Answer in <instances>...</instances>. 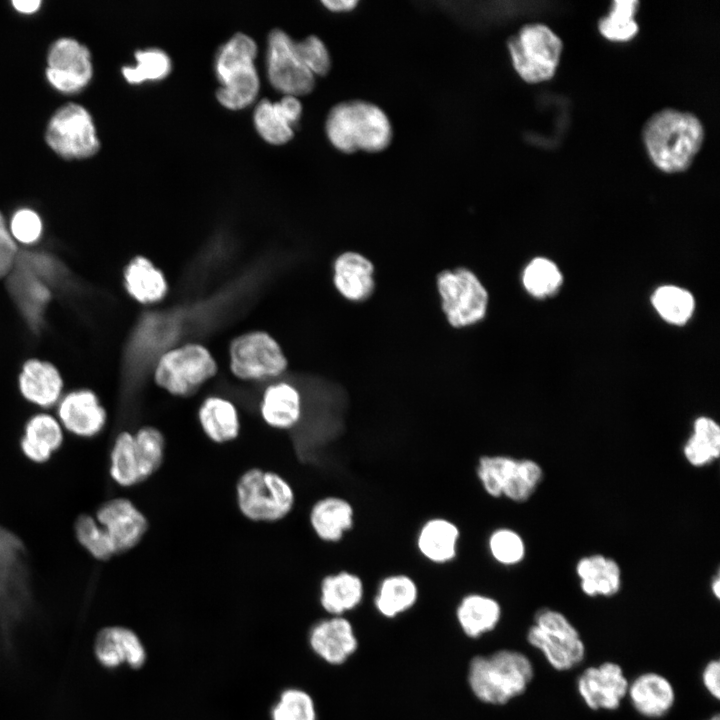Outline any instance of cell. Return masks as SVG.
<instances>
[{
    "label": "cell",
    "mask_w": 720,
    "mask_h": 720,
    "mask_svg": "<svg viewBox=\"0 0 720 720\" xmlns=\"http://www.w3.org/2000/svg\"><path fill=\"white\" fill-rule=\"evenodd\" d=\"M507 47L515 71L530 84L551 79L563 51L560 37L541 23L524 25L508 39Z\"/></svg>",
    "instance_id": "6"
},
{
    "label": "cell",
    "mask_w": 720,
    "mask_h": 720,
    "mask_svg": "<svg viewBox=\"0 0 720 720\" xmlns=\"http://www.w3.org/2000/svg\"><path fill=\"white\" fill-rule=\"evenodd\" d=\"M11 234L21 243L31 244L36 242L42 232L41 219L31 209L18 210L11 219Z\"/></svg>",
    "instance_id": "48"
},
{
    "label": "cell",
    "mask_w": 720,
    "mask_h": 720,
    "mask_svg": "<svg viewBox=\"0 0 720 720\" xmlns=\"http://www.w3.org/2000/svg\"><path fill=\"white\" fill-rule=\"evenodd\" d=\"M45 138L50 148L66 159L91 157L100 146L90 113L75 103L62 106L54 113Z\"/></svg>",
    "instance_id": "9"
},
{
    "label": "cell",
    "mask_w": 720,
    "mask_h": 720,
    "mask_svg": "<svg viewBox=\"0 0 720 720\" xmlns=\"http://www.w3.org/2000/svg\"><path fill=\"white\" fill-rule=\"evenodd\" d=\"M486 549L491 560L503 568H512L521 564L527 551L522 535L506 525L495 527L489 532Z\"/></svg>",
    "instance_id": "36"
},
{
    "label": "cell",
    "mask_w": 720,
    "mask_h": 720,
    "mask_svg": "<svg viewBox=\"0 0 720 720\" xmlns=\"http://www.w3.org/2000/svg\"><path fill=\"white\" fill-rule=\"evenodd\" d=\"M14 8L19 11L20 13L25 14H31L36 12L40 5L41 1L39 0H14L12 2Z\"/></svg>",
    "instance_id": "53"
},
{
    "label": "cell",
    "mask_w": 720,
    "mask_h": 720,
    "mask_svg": "<svg viewBox=\"0 0 720 720\" xmlns=\"http://www.w3.org/2000/svg\"><path fill=\"white\" fill-rule=\"evenodd\" d=\"M543 469L534 460L517 458L502 491V498L514 504L526 503L543 480Z\"/></svg>",
    "instance_id": "37"
},
{
    "label": "cell",
    "mask_w": 720,
    "mask_h": 720,
    "mask_svg": "<svg viewBox=\"0 0 720 720\" xmlns=\"http://www.w3.org/2000/svg\"><path fill=\"white\" fill-rule=\"evenodd\" d=\"M640 6L637 0H615L609 13L598 21V30L607 40L627 42L639 31L635 15Z\"/></svg>",
    "instance_id": "35"
},
{
    "label": "cell",
    "mask_w": 720,
    "mask_h": 720,
    "mask_svg": "<svg viewBox=\"0 0 720 720\" xmlns=\"http://www.w3.org/2000/svg\"><path fill=\"white\" fill-rule=\"evenodd\" d=\"M706 720H720V715H719L718 713H716V714L710 716V717H709L708 719H706Z\"/></svg>",
    "instance_id": "55"
},
{
    "label": "cell",
    "mask_w": 720,
    "mask_h": 720,
    "mask_svg": "<svg viewBox=\"0 0 720 720\" xmlns=\"http://www.w3.org/2000/svg\"><path fill=\"white\" fill-rule=\"evenodd\" d=\"M62 441V430L56 419L47 414H39L26 424L21 449L29 459L42 463L59 448Z\"/></svg>",
    "instance_id": "31"
},
{
    "label": "cell",
    "mask_w": 720,
    "mask_h": 720,
    "mask_svg": "<svg viewBox=\"0 0 720 720\" xmlns=\"http://www.w3.org/2000/svg\"><path fill=\"white\" fill-rule=\"evenodd\" d=\"M523 284L533 296L545 297L558 290L562 275L558 267L546 258H535L523 272Z\"/></svg>",
    "instance_id": "44"
},
{
    "label": "cell",
    "mask_w": 720,
    "mask_h": 720,
    "mask_svg": "<svg viewBox=\"0 0 720 720\" xmlns=\"http://www.w3.org/2000/svg\"><path fill=\"white\" fill-rule=\"evenodd\" d=\"M133 435L141 478L145 481L163 464L166 440L163 433L154 426H143Z\"/></svg>",
    "instance_id": "40"
},
{
    "label": "cell",
    "mask_w": 720,
    "mask_h": 720,
    "mask_svg": "<svg viewBox=\"0 0 720 720\" xmlns=\"http://www.w3.org/2000/svg\"><path fill=\"white\" fill-rule=\"evenodd\" d=\"M526 639L559 672L572 670L586 656V646L578 629L562 612L552 608L537 611Z\"/></svg>",
    "instance_id": "5"
},
{
    "label": "cell",
    "mask_w": 720,
    "mask_h": 720,
    "mask_svg": "<svg viewBox=\"0 0 720 720\" xmlns=\"http://www.w3.org/2000/svg\"><path fill=\"white\" fill-rule=\"evenodd\" d=\"M307 522L317 540L325 544H336L354 527V507L342 496H322L310 505Z\"/></svg>",
    "instance_id": "15"
},
{
    "label": "cell",
    "mask_w": 720,
    "mask_h": 720,
    "mask_svg": "<svg viewBox=\"0 0 720 720\" xmlns=\"http://www.w3.org/2000/svg\"><path fill=\"white\" fill-rule=\"evenodd\" d=\"M325 131L330 143L344 153L380 152L392 140V126L386 113L364 100L344 101L332 107Z\"/></svg>",
    "instance_id": "2"
},
{
    "label": "cell",
    "mask_w": 720,
    "mask_h": 720,
    "mask_svg": "<svg viewBox=\"0 0 720 720\" xmlns=\"http://www.w3.org/2000/svg\"><path fill=\"white\" fill-rule=\"evenodd\" d=\"M135 59L136 65L122 68V74L130 84L159 81L166 78L171 72V59L160 48L138 50L135 53Z\"/></svg>",
    "instance_id": "42"
},
{
    "label": "cell",
    "mask_w": 720,
    "mask_h": 720,
    "mask_svg": "<svg viewBox=\"0 0 720 720\" xmlns=\"http://www.w3.org/2000/svg\"><path fill=\"white\" fill-rule=\"evenodd\" d=\"M110 475L122 487H131L143 482L134 435L129 431L119 433L114 441L110 455Z\"/></svg>",
    "instance_id": "34"
},
{
    "label": "cell",
    "mask_w": 720,
    "mask_h": 720,
    "mask_svg": "<svg viewBox=\"0 0 720 720\" xmlns=\"http://www.w3.org/2000/svg\"><path fill=\"white\" fill-rule=\"evenodd\" d=\"M510 454H484L479 456L475 475L483 492L492 499H501L506 480L515 464Z\"/></svg>",
    "instance_id": "39"
},
{
    "label": "cell",
    "mask_w": 720,
    "mask_h": 720,
    "mask_svg": "<svg viewBox=\"0 0 720 720\" xmlns=\"http://www.w3.org/2000/svg\"><path fill=\"white\" fill-rule=\"evenodd\" d=\"M236 503L241 514L254 522H276L295 507L296 494L281 475L261 468L245 471L236 483Z\"/></svg>",
    "instance_id": "4"
},
{
    "label": "cell",
    "mask_w": 720,
    "mask_h": 720,
    "mask_svg": "<svg viewBox=\"0 0 720 720\" xmlns=\"http://www.w3.org/2000/svg\"><path fill=\"white\" fill-rule=\"evenodd\" d=\"M257 55V44L244 33H236L217 51L214 63L218 81L236 68L252 64Z\"/></svg>",
    "instance_id": "43"
},
{
    "label": "cell",
    "mask_w": 720,
    "mask_h": 720,
    "mask_svg": "<svg viewBox=\"0 0 720 720\" xmlns=\"http://www.w3.org/2000/svg\"><path fill=\"white\" fill-rule=\"evenodd\" d=\"M271 717L272 720H316L313 699L301 689H286L273 706Z\"/></svg>",
    "instance_id": "45"
},
{
    "label": "cell",
    "mask_w": 720,
    "mask_h": 720,
    "mask_svg": "<svg viewBox=\"0 0 720 720\" xmlns=\"http://www.w3.org/2000/svg\"><path fill=\"white\" fill-rule=\"evenodd\" d=\"M629 680L621 665L605 661L584 669L576 681L583 703L593 711H615L627 696Z\"/></svg>",
    "instance_id": "13"
},
{
    "label": "cell",
    "mask_w": 720,
    "mask_h": 720,
    "mask_svg": "<svg viewBox=\"0 0 720 720\" xmlns=\"http://www.w3.org/2000/svg\"><path fill=\"white\" fill-rule=\"evenodd\" d=\"M198 420L204 434L214 443L224 444L239 436V412L234 403L224 397H207L199 407Z\"/></svg>",
    "instance_id": "27"
},
{
    "label": "cell",
    "mask_w": 720,
    "mask_h": 720,
    "mask_svg": "<svg viewBox=\"0 0 720 720\" xmlns=\"http://www.w3.org/2000/svg\"><path fill=\"white\" fill-rule=\"evenodd\" d=\"M16 258V245L0 213V277H3L12 270Z\"/></svg>",
    "instance_id": "49"
},
{
    "label": "cell",
    "mask_w": 720,
    "mask_h": 720,
    "mask_svg": "<svg viewBox=\"0 0 720 720\" xmlns=\"http://www.w3.org/2000/svg\"><path fill=\"white\" fill-rule=\"evenodd\" d=\"M419 596L418 583L411 575L392 573L378 581L371 602L381 616L393 619L413 609Z\"/></svg>",
    "instance_id": "23"
},
{
    "label": "cell",
    "mask_w": 720,
    "mask_h": 720,
    "mask_svg": "<svg viewBox=\"0 0 720 720\" xmlns=\"http://www.w3.org/2000/svg\"><path fill=\"white\" fill-rule=\"evenodd\" d=\"M319 604L331 616H343L360 607L366 597L363 579L348 570L323 575L318 584Z\"/></svg>",
    "instance_id": "20"
},
{
    "label": "cell",
    "mask_w": 720,
    "mask_h": 720,
    "mask_svg": "<svg viewBox=\"0 0 720 720\" xmlns=\"http://www.w3.org/2000/svg\"><path fill=\"white\" fill-rule=\"evenodd\" d=\"M581 591L588 597H612L622 586L621 568L616 560L602 554L580 558L576 564Z\"/></svg>",
    "instance_id": "25"
},
{
    "label": "cell",
    "mask_w": 720,
    "mask_h": 720,
    "mask_svg": "<svg viewBox=\"0 0 720 720\" xmlns=\"http://www.w3.org/2000/svg\"><path fill=\"white\" fill-rule=\"evenodd\" d=\"M701 680L709 695L718 700L720 698V661L718 659H712L705 664Z\"/></svg>",
    "instance_id": "50"
},
{
    "label": "cell",
    "mask_w": 720,
    "mask_h": 720,
    "mask_svg": "<svg viewBox=\"0 0 720 720\" xmlns=\"http://www.w3.org/2000/svg\"><path fill=\"white\" fill-rule=\"evenodd\" d=\"M460 537V528L454 521L434 516L420 525L414 543L418 554L426 562L442 566L456 559Z\"/></svg>",
    "instance_id": "16"
},
{
    "label": "cell",
    "mask_w": 720,
    "mask_h": 720,
    "mask_svg": "<svg viewBox=\"0 0 720 720\" xmlns=\"http://www.w3.org/2000/svg\"><path fill=\"white\" fill-rule=\"evenodd\" d=\"M124 278L128 293L140 303H156L167 294L168 285L163 273L145 257H135L128 264Z\"/></svg>",
    "instance_id": "30"
},
{
    "label": "cell",
    "mask_w": 720,
    "mask_h": 720,
    "mask_svg": "<svg viewBox=\"0 0 720 720\" xmlns=\"http://www.w3.org/2000/svg\"><path fill=\"white\" fill-rule=\"evenodd\" d=\"M683 455L694 467H704L719 458L720 427L710 417L700 416L693 423V431L683 446Z\"/></svg>",
    "instance_id": "33"
},
{
    "label": "cell",
    "mask_w": 720,
    "mask_h": 720,
    "mask_svg": "<svg viewBox=\"0 0 720 720\" xmlns=\"http://www.w3.org/2000/svg\"><path fill=\"white\" fill-rule=\"evenodd\" d=\"M219 83L217 100L230 110L243 109L252 104L260 88V79L254 63L235 69Z\"/></svg>",
    "instance_id": "32"
},
{
    "label": "cell",
    "mask_w": 720,
    "mask_h": 720,
    "mask_svg": "<svg viewBox=\"0 0 720 720\" xmlns=\"http://www.w3.org/2000/svg\"><path fill=\"white\" fill-rule=\"evenodd\" d=\"M659 315L675 325L685 324L694 311V298L690 292L677 286L659 287L651 298Z\"/></svg>",
    "instance_id": "41"
},
{
    "label": "cell",
    "mask_w": 720,
    "mask_h": 720,
    "mask_svg": "<svg viewBox=\"0 0 720 720\" xmlns=\"http://www.w3.org/2000/svg\"><path fill=\"white\" fill-rule=\"evenodd\" d=\"M711 591L716 599L720 598V579L719 573L715 575V578L711 582Z\"/></svg>",
    "instance_id": "54"
},
{
    "label": "cell",
    "mask_w": 720,
    "mask_h": 720,
    "mask_svg": "<svg viewBox=\"0 0 720 720\" xmlns=\"http://www.w3.org/2000/svg\"><path fill=\"white\" fill-rule=\"evenodd\" d=\"M309 643L320 658L333 665L344 663L358 647L352 623L344 616H330L314 624Z\"/></svg>",
    "instance_id": "17"
},
{
    "label": "cell",
    "mask_w": 720,
    "mask_h": 720,
    "mask_svg": "<svg viewBox=\"0 0 720 720\" xmlns=\"http://www.w3.org/2000/svg\"><path fill=\"white\" fill-rule=\"evenodd\" d=\"M216 372L217 364L210 351L201 344L188 343L161 355L154 370V380L170 394L186 397Z\"/></svg>",
    "instance_id": "7"
},
{
    "label": "cell",
    "mask_w": 720,
    "mask_h": 720,
    "mask_svg": "<svg viewBox=\"0 0 720 720\" xmlns=\"http://www.w3.org/2000/svg\"><path fill=\"white\" fill-rule=\"evenodd\" d=\"M373 272L374 266L366 257L356 252H345L335 261L334 284L345 298L361 301L374 290Z\"/></svg>",
    "instance_id": "26"
},
{
    "label": "cell",
    "mask_w": 720,
    "mask_h": 720,
    "mask_svg": "<svg viewBox=\"0 0 720 720\" xmlns=\"http://www.w3.org/2000/svg\"><path fill=\"white\" fill-rule=\"evenodd\" d=\"M259 411L268 426L290 430L298 425L303 416V400L295 386L278 382L264 390Z\"/></svg>",
    "instance_id": "22"
},
{
    "label": "cell",
    "mask_w": 720,
    "mask_h": 720,
    "mask_svg": "<svg viewBox=\"0 0 720 720\" xmlns=\"http://www.w3.org/2000/svg\"><path fill=\"white\" fill-rule=\"evenodd\" d=\"M322 4L328 10H330L332 12L343 13V12L352 11L358 4V1H356V0H325V1H322Z\"/></svg>",
    "instance_id": "52"
},
{
    "label": "cell",
    "mask_w": 720,
    "mask_h": 720,
    "mask_svg": "<svg viewBox=\"0 0 720 720\" xmlns=\"http://www.w3.org/2000/svg\"><path fill=\"white\" fill-rule=\"evenodd\" d=\"M94 653L97 661L109 669L122 664L139 668L146 659L145 648L137 634L122 626L101 629L94 641Z\"/></svg>",
    "instance_id": "19"
},
{
    "label": "cell",
    "mask_w": 720,
    "mask_h": 720,
    "mask_svg": "<svg viewBox=\"0 0 720 720\" xmlns=\"http://www.w3.org/2000/svg\"><path fill=\"white\" fill-rule=\"evenodd\" d=\"M530 658L518 650L500 649L475 656L468 669V683L482 702L504 705L522 695L534 678Z\"/></svg>",
    "instance_id": "3"
},
{
    "label": "cell",
    "mask_w": 720,
    "mask_h": 720,
    "mask_svg": "<svg viewBox=\"0 0 720 720\" xmlns=\"http://www.w3.org/2000/svg\"><path fill=\"white\" fill-rule=\"evenodd\" d=\"M641 136L652 163L671 174L689 169L702 147L705 131L696 115L665 108L646 120Z\"/></svg>",
    "instance_id": "1"
},
{
    "label": "cell",
    "mask_w": 720,
    "mask_h": 720,
    "mask_svg": "<svg viewBox=\"0 0 720 720\" xmlns=\"http://www.w3.org/2000/svg\"><path fill=\"white\" fill-rule=\"evenodd\" d=\"M457 622L470 638L493 631L502 617V606L485 592L471 591L462 595L455 608Z\"/></svg>",
    "instance_id": "24"
},
{
    "label": "cell",
    "mask_w": 720,
    "mask_h": 720,
    "mask_svg": "<svg viewBox=\"0 0 720 720\" xmlns=\"http://www.w3.org/2000/svg\"><path fill=\"white\" fill-rule=\"evenodd\" d=\"M19 385L26 399L48 407L58 400L62 380L53 365L39 360H29L23 366Z\"/></svg>",
    "instance_id": "29"
},
{
    "label": "cell",
    "mask_w": 720,
    "mask_h": 720,
    "mask_svg": "<svg viewBox=\"0 0 720 720\" xmlns=\"http://www.w3.org/2000/svg\"><path fill=\"white\" fill-rule=\"evenodd\" d=\"M76 535L80 543L99 560H107L115 555L103 528L91 516H80L75 525Z\"/></svg>",
    "instance_id": "46"
},
{
    "label": "cell",
    "mask_w": 720,
    "mask_h": 720,
    "mask_svg": "<svg viewBox=\"0 0 720 720\" xmlns=\"http://www.w3.org/2000/svg\"><path fill=\"white\" fill-rule=\"evenodd\" d=\"M626 697L639 715L648 719H659L672 710L676 693L667 677L649 671L637 675L629 682Z\"/></svg>",
    "instance_id": "18"
},
{
    "label": "cell",
    "mask_w": 720,
    "mask_h": 720,
    "mask_svg": "<svg viewBox=\"0 0 720 720\" xmlns=\"http://www.w3.org/2000/svg\"><path fill=\"white\" fill-rule=\"evenodd\" d=\"M295 52L302 64L314 75L324 76L331 67V58L324 42L310 35L294 44Z\"/></svg>",
    "instance_id": "47"
},
{
    "label": "cell",
    "mask_w": 720,
    "mask_h": 720,
    "mask_svg": "<svg viewBox=\"0 0 720 720\" xmlns=\"http://www.w3.org/2000/svg\"><path fill=\"white\" fill-rule=\"evenodd\" d=\"M232 373L242 380H264L281 375L287 359L278 342L263 331L236 337L229 349Z\"/></svg>",
    "instance_id": "10"
},
{
    "label": "cell",
    "mask_w": 720,
    "mask_h": 720,
    "mask_svg": "<svg viewBox=\"0 0 720 720\" xmlns=\"http://www.w3.org/2000/svg\"><path fill=\"white\" fill-rule=\"evenodd\" d=\"M96 521L103 528L115 554L134 548L146 534V516L128 499L114 498L97 511Z\"/></svg>",
    "instance_id": "14"
},
{
    "label": "cell",
    "mask_w": 720,
    "mask_h": 720,
    "mask_svg": "<svg viewBox=\"0 0 720 720\" xmlns=\"http://www.w3.org/2000/svg\"><path fill=\"white\" fill-rule=\"evenodd\" d=\"M253 122L258 134L268 143L285 144L294 136V126L284 115L277 101L262 99L257 103Z\"/></svg>",
    "instance_id": "38"
},
{
    "label": "cell",
    "mask_w": 720,
    "mask_h": 720,
    "mask_svg": "<svg viewBox=\"0 0 720 720\" xmlns=\"http://www.w3.org/2000/svg\"><path fill=\"white\" fill-rule=\"evenodd\" d=\"M295 41L283 30L269 33L266 69L270 84L284 95L303 96L315 86V76L299 60Z\"/></svg>",
    "instance_id": "11"
},
{
    "label": "cell",
    "mask_w": 720,
    "mask_h": 720,
    "mask_svg": "<svg viewBox=\"0 0 720 720\" xmlns=\"http://www.w3.org/2000/svg\"><path fill=\"white\" fill-rule=\"evenodd\" d=\"M46 77L63 93H75L91 80V55L86 46L72 38H61L49 49Z\"/></svg>",
    "instance_id": "12"
},
{
    "label": "cell",
    "mask_w": 720,
    "mask_h": 720,
    "mask_svg": "<svg viewBox=\"0 0 720 720\" xmlns=\"http://www.w3.org/2000/svg\"><path fill=\"white\" fill-rule=\"evenodd\" d=\"M281 110L289 120V122L295 126L299 122L302 115V104L298 97L291 95H284L279 101H277Z\"/></svg>",
    "instance_id": "51"
},
{
    "label": "cell",
    "mask_w": 720,
    "mask_h": 720,
    "mask_svg": "<svg viewBox=\"0 0 720 720\" xmlns=\"http://www.w3.org/2000/svg\"><path fill=\"white\" fill-rule=\"evenodd\" d=\"M58 414L67 430L83 437L96 435L106 422L104 408L96 395L88 390L67 394L59 404Z\"/></svg>",
    "instance_id": "21"
},
{
    "label": "cell",
    "mask_w": 720,
    "mask_h": 720,
    "mask_svg": "<svg viewBox=\"0 0 720 720\" xmlns=\"http://www.w3.org/2000/svg\"><path fill=\"white\" fill-rule=\"evenodd\" d=\"M8 287L28 321L37 326L50 293L45 281L24 265L15 262Z\"/></svg>",
    "instance_id": "28"
},
{
    "label": "cell",
    "mask_w": 720,
    "mask_h": 720,
    "mask_svg": "<svg viewBox=\"0 0 720 720\" xmlns=\"http://www.w3.org/2000/svg\"><path fill=\"white\" fill-rule=\"evenodd\" d=\"M442 310L451 326L460 328L482 320L488 294L477 276L466 268L443 271L437 277Z\"/></svg>",
    "instance_id": "8"
}]
</instances>
